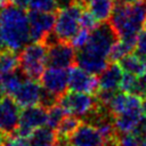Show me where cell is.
<instances>
[{
	"label": "cell",
	"mask_w": 146,
	"mask_h": 146,
	"mask_svg": "<svg viewBox=\"0 0 146 146\" xmlns=\"http://www.w3.org/2000/svg\"><path fill=\"white\" fill-rule=\"evenodd\" d=\"M117 38L111 23L104 22L96 26L86 46L78 50L76 65L92 74L102 73L108 66L110 54Z\"/></svg>",
	"instance_id": "6da1fadb"
},
{
	"label": "cell",
	"mask_w": 146,
	"mask_h": 146,
	"mask_svg": "<svg viewBox=\"0 0 146 146\" xmlns=\"http://www.w3.org/2000/svg\"><path fill=\"white\" fill-rule=\"evenodd\" d=\"M0 23L7 48L19 51L31 41L29 15L24 9L13 5L5 7L0 14Z\"/></svg>",
	"instance_id": "7a4b0ae2"
},
{
	"label": "cell",
	"mask_w": 146,
	"mask_h": 146,
	"mask_svg": "<svg viewBox=\"0 0 146 146\" xmlns=\"http://www.w3.org/2000/svg\"><path fill=\"white\" fill-rule=\"evenodd\" d=\"M146 22V0L116 2L110 23L119 38H136Z\"/></svg>",
	"instance_id": "3957f363"
},
{
	"label": "cell",
	"mask_w": 146,
	"mask_h": 146,
	"mask_svg": "<svg viewBox=\"0 0 146 146\" xmlns=\"http://www.w3.org/2000/svg\"><path fill=\"white\" fill-rule=\"evenodd\" d=\"M82 14L83 6L76 1L66 7L59 8L56 15L52 36L56 40L70 42L75 33L81 29Z\"/></svg>",
	"instance_id": "277c9868"
},
{
	"label": "cell",
	"mask_w": 146,
	"mask_h": 146,
	"mask_svg": "<svg viewBox=\"0 0 146 146\" xmlns=\"http://www.w3.org/2000/svg\"><path fill=\"white\" fill-rule=\"evenodd\" d=\"M48 47L43 41L26 44L19 52V68L30 79L41 78L47 63Z\"/></svg>",
	"instance_id": "5b68a950"
},
{
	"label": "cell",
	"mask_w": 146,
	"mask_h": 146,
	"mask_svg": "<svg viewBox=\"0 0 146 146\" xmlns=\"http://www.w3.org/2000/svg\"><path fill=\"white\" fill-rule=\"evenodd\" d=\"M57 103L67 114L75 115L80 119H87L98 106L97 98L92 97L91 94L73 90L64 92Z\"/></svg>",
	"instance_id": "8992f818"
},
{
	"label": "cell",
	"mask_w": 146,
	"mask_h": 146,
	"mask_svg": "<svg viewBox=\"0 0 146 146\" xmlns=\"http://www.w3.org/2000/svg\"><path fill=\"white\" fill-rule=\"evenodd\" d=\"M44 42L48 47L47 63L49 66L60 68H67L73 66L76 60V54L75 48L71 43L56 40L52 35H49Z\"/></svg>",
	"instance_id": "52a82bcc"
},
{
	"label": "cell",
	"mask_w": 146,
	"mask_h": 146,
	"mask_svg": "<svg viewBox=\"0 0 146 146\" xmlns=\"http://www.w3.org/2000/svg\"><path fill=\"white\" fill-rule=\"evenodd\" d=\"M43 125H47V108L42 105L25 107L21 112L19 122L15 130V135L29 138L36 129Z\"/></svg>",
	"instance_id": "ba28073f"
},
{
	"label": "cell",
	"mask_w": 146,
	"mask_h": 146,
	"mask_svg": "<svg viewBox=\"0 0 146 146\" xmlns=\"http://www.w3.org/2000/svg\"><path fill=\"white\" fill-rule=\"evenodd\" d=\"M30 21V35L32 42L46 41L54 31L56 16L50 11H35L31 10L29 14Z\"/></svg>",
	"instance_id": "9c48e42d"
},
{
	"label": "cell",
	"mask_w": 146,
	"mask_h": 146,
	"mask_svg": "<svg viewBox=\"0 0 146 146\" xmlns=\"http://www.w3.org/2000/svg\"><path fill=\"white\" fill-rule=\"evenodd\" d=\"M44 89L35 79L25 78L18 89L14 92L11 98L17 103L19 107H30L40 105L42 100Z\"/></svg>",
	"instance_id": "30bf717a"
},
{
	"label": "cell",
	"mask_w": 146,
	"mask_h": 146,
	"mask_svg": "<svg viewBox=\"0 0 146 146\" xmlns=\"http://www.w3.org/2000/svg\"><path fill=\"white\" fill-rule=\"evenodd\" d=\"M41 84L47 92L59 98L68 88V71L66 68L49 66L41 75Z\"/></svg>",
	"instance_id": "8fae6325"
},
{
	"label": "cell",
	"mask_w": 146,
	"mask_h": 146,
	"mask_svg": "<svg viewBox=\"0 0 146 146\" xmlns=\"http://www.w3.org/2000/svg\"><path fill=\"white\" fill-rule=\"evenodd\" d=\"M68 89L92 95L98 90V79L79 65H73L68 70Z\"/></svg>",
	"instance_id": "7c38bea8"
},
{
	"label": "cell",
	"mask_w": 146,
	"mask_h": 146,
	"mask_svg": "<svg viewBox=\"0 0 146 146\" xmlns=\"http://www.w3.org/2000/svg\"><path fill=\"white\" fill-rule=\"evenodd\" d=\"M71 146H105L106 140L99 130L91 123L84 122L79 125L75 132L70 137Z\"/></svg>",
	"instance_id": "4fadbf2b"
},
{
	"label": "cell",
	"mask_w": 146,
	"mask_h": 146,
	"mask_svg": "<svg viewBox=\"0 0 146 146\" xmlns=\"http://www.w3.org/2000/svg\"><path fill=\"white\" fill-rule=\"evenodd\" d=\"M19 106L13 98H3L0 102V131L8 135L15 132L19 122Z\"/></svg>",
	"instance_id": "5bb4252c"
},
{
	"label": "cell",
	"mask_w": 146,
	"mask_h": 146,
	"mask_svg": "<svg viewBox=\"0 0 146 146\" xmlns=\"http://www.w3.org/2000/svg\"><path fill=\"white\" fill-rule=\"evenodd\" d=\"M124 71L117 62H112L98 78V90L116 91L120 88Z\"/></svg>",
	"instance_id": "9a60e30c"
},
{
	"label": "cell",
	"mask_w": 146,
	"mask_h": 146,
	"mask_svg": "<svg viewBox=\"0 0 146 146\" xmlns=\"http://www.w3.org/2000/svg\"><path fill=\"white\" fill-rule=\"evenodd\" d=\"M116 0H84L82 6L100 23L107 22L115 8Z\"/></svg>",
	"instance_id": "2e32d148"
},
{
	"label": "cell",
	"mask_w": 146,
	"mask_h": 146,
	"mask_svg": "<svg viewBox=\"0 0 146 146\" xmlns=\"http://www.w3.org/2000/svg\"><path fill=\"white\" fill-rule=\"evenodd\" d=\"M122 70L127 73H131L137 76H141L146 72V58L138 54H129L121 58L119 62Z\"/></svg>",
	"instance_id": "e0dca14e"
},
{
	"label": "cell",
	"mask_w": 146,
	"mask_h": 146,
	"mask_svg": "<svg viewBox=\"0 0 146 146\" xmlns=\"http://www.w3.org/2000/svg\"><path fill=\"white\" fill-rule=\"evenodd\" d=\"M136 38H117L111 50L110 60L119 62L121 58L129 55L136 47Z\"/></svg>",
	"instance_id": "ac0fdd59"
},
{
	"label": "cell",
	"mask_w": 146,
	"mask_h": 146,
	"mask_svg": "<svg viewBox=\"0 0 146 146\" xmlns=\"http://www.w3.org/2000/svg\"><path fill=\"white\" fill-rule=\"evenodd\" d=\"M31 146H52L57 140L56 131L48 125H43L36 129L31 137H29Z\"/></svg>",
	"instance_id": "d6986e66"
},
{
	"label": "cell",
	"mask_w": 146,
	"mask_h": 146,
	"mask_svg": "<svg viewBox=\"0 0 146 146\" xmlns=\"http://www.w3.org/2000/svg\"><path fill=\"white\" fill-rule=\"evenodd\" d=\"M19 67V55L15 50L3 49L0 52V76L16 72Z\"/></svg>",
	"instance_id": "ffe728a7"
},
{
	"label": "cell",
	"mask_w": 146,
	"mask_h": 146,
	"mask_svg": "<svg viewBox=\"0 0 146 146\" xmlns=\"http://www.w3.org/2000/svg\"><path fill=\"white\" fill-rule=\"evenodd\" d=\"M80 124H81L80 117L68 114L67 116H65L62 120V122L59 123V125L55 130L56 135H57V139L68 140L70 137L75 132V130L79 128Z\"/></svg>",
	"instance_id": "44dd1931"
},
{
	"label": "cell",
	"mask_w": 146,
	"mask_h": 146,
	"mask_svg": "<svg viewBox=\"0 0 146 146\" xmlns=\"http://www.w3.org/2000/svg\"><path fill=\"white\" fill-rule=\"evenodd\" d=\"M25 78L26 76L22 72L21 73L13 72V73L0 76V83L2 84L3 89L6 90V94L11 97L14 95V92L18 89V87L21 86V83L23 82V80Z\"/></svg>",
	"instance_id": "7402d4cb"
},
{
	"label": "cell",
	"mask_w": 146,
	"mask_h": 146,
	"mask_svg": "<svg viewBox=\"0 0 146 146\" xmlns=\"http://www.w3.org/2000/svg\"><path fill=\"white\" fill-rule=\"evenodd\" d=\"M66 112L63 110V107L56 103L55 105L47 108V125L54 130L57 129L62 120L65 117Z\"/></svg>",
	"instance_id": "603a6c76"
},
{
	"label": "cell",
	"mask_w": 146,
	"mask_h": 146,
	"mask_svg": "<svg viewBox=\"0 0 146 146\" xmlns=\"http://www.w3.org/2000/svg\"><path fill=\"white\" fill-rule=\"evenodd\" d=\"M29 8L35 11L54 13L56 9H58V5H57V0H30Z\"/></svg>",
	"instance_id": "cb8c5ba5"
},
{
	"label": "cell",
	"mask_w": 146,
	"mask_h": 146,
	"mask_svg": "<svg viewBox=\"0 0 146 146\" xmlns=\"http://www.w3.org/2000/svg\"><path fill=\"white\" fill-rule=\"evenodd\" d=\"M89 31H90V30H88V29H86V27H81V29L75 33V35L71 39L70 43H71L76 50L83 48V47L86 46V43L88 42V40H89V36H90Z\"/></svg>",
	"instance_id": "d4e9b609"
},
{
	"label": "cell",
	"mask_w": 146,
	"mask_h": 146,
	"mask_svg": "<svg viewBox=\"0 0 146 146\" xmlns=\"http://www.w3.org/2000/svg\"><path fill=\"white\" fill-rule=\"evenodd\" d=\"M119 146H141V139L133 133H123L119 137Z\"/></svg>",
	"instance_id": "484cf974"
},
{
	"label": "cell",
	"mask_w": 146,
	"mask_h": 146,
	"mask_svg": "<svg viewBox=\"0 0 146 146\" xmlns=\"http://www.w3.org/2000/svg\"><path fill=\"white\" fill-rule=\"evenodd\" d=\"M137 54L141 57L146 58V30L140 31L136 38V47Z\"/></svg>",
	"instance_id": "4316f807"
},
{
	"label": "cell",
	"mask_w": 146,
	"mask_h": 146,
	"mask_svg": "<svg viewBox=\"0 0 146 146\" xmlns=\"http://www.w3.org/2000/svg\"><path fill=\"white\" fill-rule=\"evenodd\" d=\"M96 26H98V21L88 11L83 10L82 17H81V27H86L90 31H92Z\"/></svg>",
	"instance_id": "83f0119b"
},
{
	"label": "cell",
	"mask_w": 146,
	"mask_h": 146,
	"mask_svg": "<svg viewBox=\"0 0 146 146\" xmlns=\"http://www.w3.org/2000/svg\"><path fill=\"white\" fill-rule=\"evenodd\" d=\"M3 146H31V144H30L29 138L14 135V136H10L6 139Z\"/></svg>",
	"instance_id": "f1b7e54d"
},
{
	"label": "cell",
	"mask_w": 146,
	"mask_h": 146,
	"mask_svg": "<svg viewBox=\"0 0 146 146\" xmlns=\"http://www.w3.org/2000/svg\"><path fill=\"white\" fill-rule=\"evenodd\" d=\"M11 5L22 9H26L30 7V0H10Z\"/></svg>",
	"instance_id": "f546056e"
},
{
	"label": "cell",
	"mask_w": 146,
	"mask_h": 146,
	"mask_svg": "<svg viewBox=\"0 0 146 146\" xmlns=\"http://www.w3.org/2000/svg\"><path fill=\"white\" fill-rule=\"evenodd\" d=\"M76 0H57V5H58V9L59 8H63V7H66L73 2H75Z\"/></svg>",
	"instance_id": "4dcf8cb0"
},
{
	"label": "cell",
	"mask_w": 146,
	"mask_h": 146,
	"mask_svg": "<svg viewBox=\"0 0 146 146\" xmlns=\"http://www.w3.org/2000/svg\"><path fill=\"white\" fill-rule=\"evenodd\" d=\"M52 146H71L70 145V143H68V140H64V139H57L54 144H52Z\"/></svg>",
	"instance_id": "1f68e13d"
},
{
	"label": "cell",
	"mask_w": 146,
	"mask_h": 146,
	"mask_svg": "<svg viewBox=\"0 0 146 146\" xmlns=\"http://www.w3.org/2000/svg\"><path fill=\"white\" fill-rule=\"evenodd\" d=\"M5 40H3V35H2V31H1V23H0V52L5 49Z\"/></svg>",
	"instance_id": "d6a6232c"
},
{
	"label": "cell",
	"mask_w": 146,
	"mask_h": 146,
	"mask_svg": "<svg viewBox=\"0 0 146 146\" xmlns=\"http://www.w3.org/2000/svg\"><path fill=\"white\" fill-rule=\"evenodd\" d=\"M6 90L3 89V87H2V84L0 83V102L3 99V98H6Z\"/></svg>",
	"instance_id": "836d02e7"
},
{
	"label": "cell",
	"mask_w": 146,
	"mask_h": 146,
	"mask_svg": "<svg viewBox=\"0 0 146 146\" xmlns=\"http://www.w3.org/2000/svg\"><path fill=\"white\" fill-rule=\"evenodd\" d=\"M6 133H3V132H1L0 131V146H3L5 145V141H6Z\"/></svg>",
	"instance_id": "e575fe53"
},
{
	"label": "cell",
	"mask_w": 146,
	"mask_h": 146,
	"mask_svg": "<svg viewBox=\"0 0 146 146\" xmlns=\"http://www.w3.org/2000/svg\"><path fill=\"white\" fill-rule=\"evenodd\" d=\"M141 104H143V110H144V113L146 114V95H145V96H143Z\"/></svg>",
	"instance_id": "d590c367"
},
{
	"label": "cell",
	"mask_w": 146,
	"mask_h": 146,
	"mask_svg": "<svg viewBox=\"0 0 146 146\" xmlns=\"http://www.w3.org/2000/svg\"><path fill=\"white\" fill-rule=\"evenodd\" d=\"M10 0H0V9H3L6 7V5L9 2Z\"/></svg>",
	"instance_id": "8d00e7d4"
},
{
	"label": "cell",
	"mask_w": 146,
	"mask_h": 146,
	"mask_svg": "<svg viewBox=\"0 0 146 146\" xmlns=\"http://www.w3.org/2000/svg\"><path fill=\"white\" fill-rule=\"evenodd\" d=\"M138 0H116V2H135Z\"/></svg>",
	"instance_id": "74e56055"
},
{
	"label": "cell",
	"mask_w": 146,
	"mask_h": 146,
	"mask_svg": "<svg viewBox=\"0 0 146 146\" xmlns=\"http://www.w3.org/2000/svg\"><path fill=\"white\" fill-rule=\"evenodd\" d=\"M141 146H146V136L141 138Z\"/></svg>",
	"instance_id": "f35d334b"
},
{
	"label": "cell",
	"mask_w": 146,
	"mask_h": 146,
	"mask_svg": "<svg viewBox=\"0 0 146 146\" xmlns=\"http://www.w3.org/2000/svg\"><path fill=\"white\" fill-rule=\"evenodd\" d=\"M144 27H145V30H146V22H145V25H144Z\"/></svg>",
	"instance_id": "ab89813d"
}]
</instances>
